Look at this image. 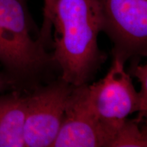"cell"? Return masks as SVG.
I'll list each match as a JSON object with an SVG mask.
<instances>
[{"label":"cell","mask_w":147,"mask_h":147,"mask_svg":"<svg viewBox=\"0 0 147 147\" xmlns=\"http://www.w3.org/2000/svg\"><path fill=\"white\" fill-rule=\"evenodd\" d=\"M57 1V0H45L43 22L41 29L39 31L38 40L47 50L53 46L52 29L53 28V19Z\"/></svg>","instance_id":"10"},{"label":"cell","mask_w":147,"mask_h":147,"mask_svg":"<svg viewBox=\"0 0 147 147\" xmlns=\"http://www.w3.org/2000/svg\"><path fill=\"white\" fill-rule=\"evenodd\" d=\"M53 27L52 55L60 77L74 87L88 84L106 59L97 44L103 28L97 0H57Z\"/></svg>","instance_id":"1"},{"label":"cell","mask_w":147,"mask_h":147,"mask_svg":"<svg viewBox=\"0 0 147 147\" xmlns=\"http://www.w3.org/2000/svg\"><path fill=\"white\" fill-rule=\"evenodd\" d=\"M123 61L113 57L107 74L92 84H88V97L92 109L107 132L108 147L121 123L131 114L141 111L139 92L131 76L125 69Z\"/></svg>","instance_id":"3"},{"label":"cell","mask_w":147,"mask_h":147,"mask_svg":"<svg viewBox=\"0 0 147 147\" xmlns=\"http://www.w3.org/2000/svg\"><path fill=\"white\" fill-rule=\"evenodd\" d=\"M113 57L126 62L147 54V0H97Z\"/></svg>","instance_id":"4"},{"label":"cell","mask_w":147,"mask_h":147,"mask_svg":"<svg viewBox=\"0 0 147 147\" xmlns=\"http://www.w3.org/2000/svg\"><path fill=\"white\" fill-rule=\"evenodd\" d=\"M27 95L19 91L0 95V147H25Z\"/></svg>","instance_id":"7"},{"label":"cell","mask_w":147,"mask_h":147,"mask_svg":"<svg viewBox=\"0 0 147 147\" xmlns=\"http://www.w3.org/2000/svg\"><path fill=\"white\" fill-rule=\"evenodd\" d=\"M38 37L25 0H0V63L16 88L33 90L56 65Z\"/></svg>","instance_id":"2"},{"label":"cell","mask_w":147,"mask_h":147,"mask_svg":"<svg viewBox=\"0 0 147 147\" xmlns=\"http://www.w3.org/2000/svg\"><path fill=\"white\" fill-rule=\"evenodd\" d=\"M108 136L92 109L88 84L74 87L53 147H108Z\"/></svg>","instance_id":"6"},{"label":"cell","mask_w":147,"mask_h":147,"mask_svg":"<svg viewBox=\"0 0 147 147\" xmlns=\"http://www.w3.org/2000/svg\"><path fill=\"white\" fill-rule=\"evenodd\" d=\"M10 89H16L15 82L6 73L0 72V93Z\"/></svg>","instance_id":"11"},{"label":"cell","mask_w":147,"mask_h":147,"mask_svg":"<svg viewBox=\"0 0 147 147\" xmlns=\"http://www.w3.org/2000/svg\"><path fill=\"white\" fill-rule=\"evenodd\" d=\"M139 58L131 59V63L129 67V74L130 76L138 78L140 83V91H139L141 103V111L136 119L138 123L146 117L147 114V65H140Z\"/></svg>","instance_id":"9"},{"label":"cell","mask_w":147,"mask_h":147,"mask_svg":"<svg viewBox=\"0 0 147 147\" xmlns=\"http://www.w3.org/2000/svg\"><path fill=\"white\" fill-rule=\"evenodd\" d=\"M74 87L60 77L45 86H38L27 95L25 147L53 146Z\"/></svg>","instance_id":"5"},{"label":"cell","mask_w":147,"mask_h":147,"mask_svg":"<svg viewBox=\"0 0 147 147\" xmlns=\"http://www.w3.org/2000/svg\"><path fill=\"white\" fill-rule=\"evenodd\" d=\"M140 123L126 119L117 127L108 147H146V128H140Z\"/></svg>","instance_id":"8"}]
</instances>
